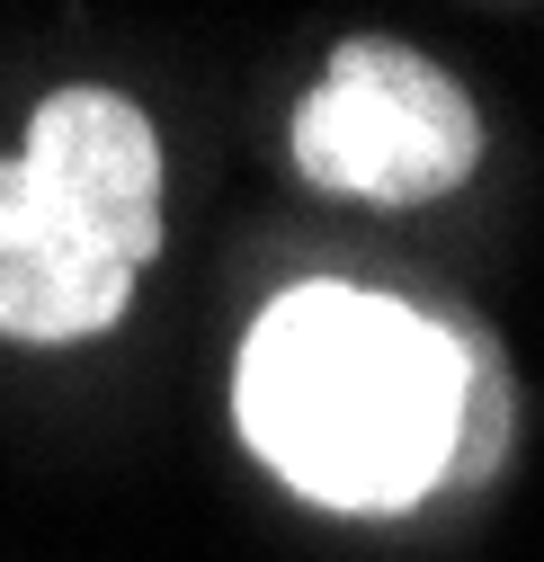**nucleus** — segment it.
I'll use <instances>...</instances> for the list:
<instances>
[{"label": "nucleus", "mask_w": 544, "mask_h": 562, "mask_svg": "<svg viewBox=\"0 0 544 562\" xmlns=\"http://www.w3.org/2000/svg\"><path fill=\"white\" fill-rule=\"evenodd\" d=\"M241 438L321 509H420L455 456L464 339L366 286H295L241 339Z\"/></svg>", "instance_id": "obj_1"}, {"label": "nucleus", "mask_w": 544, "mask_h": 562, "mask_svg": "<svg viewBox=\"0 0 544 562\" xmlns=\"http://www.w3.org/2000/svg\"><path fill=\"white\" fill-rule=\"evenodd\" d=\"M483 161V108L393 36H349L295 108V170L358 205H429Z\"/></svg>", "instance_id": "obj_2"}, {"label": "nucleus", "mask_w": 544, "mask_h": 562, "mask_svg": "<svg viewBox=\"0 0 544 562\" xmlns=\"http://www.w3.org/2000/svg\"><path fill=\"white\" fill-rule=\"evenodd\" d=\"M27 179L125 268L161 250V134L116 90H54L27 116Z\"/></svg>", "instance_id": "obj_3"}, {"label": "nucleus", "mask_w": 544, "mask_h": 562, "mask_svg": "<svg viewBox=\"0 0 544 562\" xmlns=\"http://www.w3.org/2000/svg\"><path fill=\"white\" fill-rule=\"evenodd\" d=\"M125 295H134V268L99 233H81L10 153L0 161V339H27V348L99 339L116 330Z\"/></svg>", "instance_id": "obj_4"}, {"label": "nucleus", "mask_w": 544, "mask_h": 562, "mask_svg": "<svg viewBox=\"0 0 544 562\" xmlns=\"http://www.w3.org/2000/svg\"><path fill=\"white\" fill-rule=\"evenodd\" d=\"M464 339V330H455ZM500 419H509V375H500V348L491 339H464V402H455V456L446 482H483L500 464Z\"/></svg>", "instance_id": "obj_5"}]
</instances>
